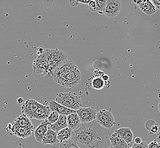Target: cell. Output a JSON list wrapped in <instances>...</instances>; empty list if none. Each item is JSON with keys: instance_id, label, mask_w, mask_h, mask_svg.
Listing matches in <instances>:
<instances>
[{"instance_id": "6da1fadb", "label": "cell", "mask_w": 160, "mask_h": 148, "mask_svg": "<svg viewBox=\"0 0 160 148\" xmlns=\"http://www.w3.org/2000/svg\"><path fill=\"white\" fill-rule=\"evenodd\" d=\"M110 136L109 129L103 128L94 120L82 123L74 131L73 137L79 148H109Z\"/></svg>"}, {"instance_id": "7a4b0ae2", "label": "cell", "mask_w": 160, "mask_h": 148, "mask_svg": "<svg viewBox=\"0 0 160 148\" xmlns=\"http://www.w3.org/2000/svg\"><path fill=\"white\" fill-rule=\"evenodd\" d=\"M55 101L63 106L74 111L79 110L83 106L81 94L70 91L58 93Z\"/></svg>"}, {"instance_id": "3957f363", "label": "cell", "mask_w": 160, "mask_h": 148, "mask_svg": "<svg viewBox=\"0 0 160 148\" xmlns=\"http://www.w3.org/2000/svg\"><path fill=\"white\" fill-rule=\"evenodd\" d=\"M50 66L51 71L63 62L68 60V55L64 51L59 49H45L43 51Z\"/></svg>"}, {"instance_id": "277c9868", "label": "cell", "mask_w": 160, "mask_h": 148, "mask_svg": "<svg viewBox=\"0 0 160 148\" xmlns=\"http://www.w3.org/2000/svg\"><path fill=\"white\" fill-rule=\"evenodd\" d=\"M77 67V65L74 62L70 60L64 61L59 65L57 67L55 68L53 71L52 77L54 80L57 83L61 79L64 77L71 71L74 70Z\"/></svg>"}, {"instance_id": "5b68a950", "label": "cell", "mask_w": 160, "mask_h": 148, "mask_svg": "<svg viewBox=\"0 0 160 148\" xmlns=\"http://www.w3.org/2000/svg\"><path fill=\"white\" fill-rule=\"evenodd\" d=\"M96 120L100 126L107 129H111L116 124L114 117L111 110H100L96 113Z\"/></svg>"}, {"instance_id": "8992f818", "label": "cell", "mask_w": 160, "mask_h": 148, "mask_svg": "<svg viewBox=\"0 0 160 148\" xmlns=\"http://www.w3.org/2000/svg\"><path fill=\"white\" fill-rule=\"evenodd\" d=\"M81 78V73L79 68L77 67L61 79L57 83L62 87L74 88L80 83Z\"/></svg>"}, {"instance_id": "52a82bcc", "label": "cell", "mask_w": 160, "mask_h": 148, "mask_svg": "<svg viewBox=\"0 0 160 148\" xmlns=\"http://www.w3.org/2000/svg\"><path fill=\"white\" fill-rule=\"evenodd\" d=\"M43 51L35 58L32 65L34 72L39 75H46L52 71Z\"/></svg>"}, {"instance_id": "ba28073f", "label": "cell", "mask_w": 160, "mask_h": 148, "mask_svg": "<svg viewBox=\"0 0 160 148\" xmlns=\"http://www.w3.org/2000/svg\"><path fill=\"white\" fill-rule=\"evenodd\" d=\"M122 8L120 0H107L102 13L109 18L117 16Z\"/></svg>"}, {"instance_id": "9c48e42d", "label": "cell", "mask_w": 160, "mask_h": 148, "mask_svg": "<svg viewBox=\"0 0 160 148\" xmlns=\"http://www.w3.org/2000/svg\"><path fill=\"white\" fill-rule=\"evenodd\" d=\"M82 123L92 122L96 120V110L93 107H82L77 111Z\"/></svg>"}, {"instance_id": "30bf717a", "label": "cell", "mask_w": 160, "mask_h": 148, "mask_svg": "<svg viewBox=\"0 0 160 148\" xmlns=\"http://www.w3.org/2000/svg\"><path fill=\"white\" fill-rule=\"evenodd\" d=\"M7 131L10 130L14 135L21 138L26 139L32 135L34 128H29V127H20L13 125V123L9 124L7 126Z\"/></svg>"}, {"instance_id": "8fae6325", "label": "cell", "mask_w": 160, "mask_h": 148, "mask_svg": "<svg viewBox=\"0 0 160 148\" xmlns=\"http://www.w3.org/2000/svg\"><path fill=\"white\" fill-rule=\"evenodd\" d=\"M41 103L34 99H28L23 103L21 107V110L23 114L27 116L29 119H32L33 113L35 112L37 108Z\"/></svg>"}, {"instance_id": "7c38bea8", "label": "cell", "mask_w": 160, "mask_h": 148, "mask_svg": "<svg viewBox=\"0 0 160 148\" xmlns=\"http://www.w3.org/2000/svg\"><path fill=\"white\" fill-rule=\"evenodd\" d=\"M50 126L51 124L48 122L47 119L44 120L42 122H41V124L34 131V137L37 141L42 143L43 138Z\"/></svg>"}, {"instance_id": "4fadbf2b", "label": "cell", "mask_w": 160, "mask_h": 148, "mask_svg": "<svg viewBox=\"0 0 160 148\" xmlns=\"http://www.w3.org/2000/svg\"><path fill=\"white\" fill-rule=\"evenodd\" d=\"M48 107L51 110V111H54L58 113L60 115L68 116L71 113L77 112V111L70 110L68 108L63 106L60 104L56 102L55 100H51L48 103Z\"/></svg>"}, {"instance_id": "5bb4252c", "label": "cell", "mask_w": 160, "mask_h": 148, "mask_svg": "<svg viewBox=\"0 0 160 148\" xmlns=\"http://www.w3.org/2000/svg\"><path fill=\"white\" fill-rule=\"evenodd\" d=\"M111 146L113 148H130L132 144L129 145L126 142L118 135L115 132L111 135L109 137Z\"/></svg>"}, {"instance_id": "9a60e30c", "label": "cell", "mask_w": 160, "mask_h": 148, "mask_svg": "<svg viewBox=\"0 0 160 148\" xmlns=\"http://www.w3.org/2000/svg\"><path fill=\"white\" fill-rule=\"evenodd\" d=\"M51 112V110L48 106L41 104L35 111V112L33 113L32 119H35L38 120H46Z\"/></svg>"}, {"instance_id": "2e32d148", "label": "cell", "mask_w": 160, "mask_h": 148, "mask_svg": "<svg viewBox=\"0 0 160 148\" xmlns=\"http://www.w3.org/2000/svg\"><path fill=\"white\" fill-rule=\"evenodd\" d=\"M115 132L129 145H131L133 142V133L129 128L122 127L119 129H116Z\"/></svg>"}, {"instance_id": "e0dca14e", "label": "cell", "mask_w": 160, "mask_h": 148, "mask_svg": "<svg viewBox=\"0 0 160 148\" xmlns=\"http://www.w3.org/2000/svg\"><path fill=\"white\" fill-rule=\"evenodd\" d=\"M67 123L68 127L74 131L78 129L82 124L80 119L77 112L71 113L67 116Z\"/></svg>"}, {"instance_id": "ac0fdd59", "label": "cell", "mask_w": 160, "mask_h": 148, "mask_svg": "<svg viewBox=\"0 0 160 148\" xmlns=\"http://www.w3.org/2000/svg\"><path fill=\"white\" fill-rule=\"evenodd\" d=\"M57 142H58L57 140V132L51 130L49 127L43 138L42 144L44 145H55Z\"/></svg>"}, {"instance_id": "d6986e66", "label": "cell", "mask_w": 160, "mask_h": 148, "mask_svg": "<svg viewBox=\"0 0 160 148\" xmlns=\"http://www.w3.org/2000/svg\"><path fill=\"white\" fill-rule=\"evenodd\" d=\"M74 136V131L68 127H66L57 132V140L58 142L62 143L63 142L68 141L72 138Z\"/></svg>"}, {"instance_id": "ffe728a7", "label": "cell", "mask_w": 160, "mask_h": 148, "mask_svg": "<svg viewBox=\"0 0 160 148\" xmlns=\"http://www.w3.org/2000/svg\"><path fill=\"white\" fill-rule=\"evenodd\" d=\"M143 13L148 16L153 15L156 12V9L150 0H145L143 2L138 5Z\"/></svg>"}, {"instance_id": "44dd1931", "label": "cell", "mask_w": 160, "mask_h": 148, "mask_svg": "<svg viewBox=\"0 0 160 148\" xmlns=\"http://www.w3.org/2000/svg\"><path fill=\"white\" fill-rule=\"evenodd\" d=\"M66 127H68L67 116L64 115H59L58 120L50 126V128L51 130L57 132Z\"/></svg>"}, {"instance_id": "7402d4cb", "label": "cell", "mask_w": 160, "mask_h": 148, "mask_svg": "<svg viewBox=\"0 0 160 148\" xmlns=\"http://www.w3.org/2000/svg\"><path fill=\"white\" fill-rule=\"evenodd\" d=\"M13 125L20 127H29V128H34L32 123L30 120L27 116L22 114L20 116H18L16 119L14 120L13 123Z\"/></svg>"}, {"instance_id": "603a6c76", "label": "cell", "mask_w": 160, "mask_h": 148, "mask_svg": "<svg viewBox=\"0 0 160 148\" xmlns=\"http://www.w3.org/2000/svg\"><path fill=\"white\" fill-rule=\"evenodd\" d=\"M106 83L102 77L96 76L94 77L91 81V86L93 89L96 90H102L106 86Z\"/></svg>"}, {"instance_id": "cb8c5ba5", "label": "cell", "mask_w": 160, "mask_h": 148, "mask_svg": "<svg viewBox=\"0 0 160 148\" xmlns=\"http://www.w3.org/2000/svg\"><path fill=\"white\" fill-rule=\"evenodd\" d=\"M59 148H79V147L77 145L74 137H72L68 141L61 143Z\"/></svg>"}, {"instance_id": "d4e9b609", "label": "cell", "mask_w": 160, "mask_h": 148, "mask_svg": "<svg viewBox=\"0 0 160 148\" xmlns=\"http://www.w3.org/2000/svg\"><path fill=\"white\" fill-rule=\"evenodd\" d=\"M94 1L96 3V7L93 10V12L102 13L107 0H94Z\"/></svg>"}, {"instance_id": "484cf974", "label": "cell", "mask_w": 160, "mask_h": 148, "mask_svg": "<svg viewBox=\"0 0 160 148\" xmlns=\"http://www.w3.org/2000/svg\"><path fill=\"white\" fill-rule=\"evenodd\" d=\"M59 115H59L58 113L54 112V111H51L50 113V115H48L47 120L51 124H52L58 120Z\"/></svg>"}, {"instance_id": "4316f807", "label": "cell", "mask_w": 160, "mask_h": 148, "mask_svg": "<svg viewBox=\"0 0 160 148\" xmlns=\"http://www.w3.org/2000/svg\"><path fill=\"white\" fill-rule=\"evenodd\" d=\"M93 0H70V4L72 7H75L79 5V3L88 4L90 1Z\"/></svg>"}, {"instance_id": "83f0119b", "label": "cell", "mask_w": 160, "mask_h": 148, "mask_svg": "<svg viewBox=\"0 0 160 148\" xmlns=\"http://www.w3.org/2000/svg\"><path fill=\"white\" fill-rule=\"evenodd\" d=\"M160 126L158 124H157V122L154 125L151 129L149 131V133L150 135H153L155 134H157L158 132L160 131Z\"/></svg>"}, {"instance_id": "f1b7e54d", "label": "cell", "mask_w": 160, "mask_h": 148, "mask_svg": "<svg viewBox=\"0 0 160 148\" xmlns=\"http://www.w3.org/2000/svg\"><path fill=\"white\" fill-rule=\"evenodd\" d=\"M130 148H148V144L147 141H142L140 144H136L133 142Z\"/></svg>"}, {"instance_id": "f546056e", "label": "cell", "mask_w": 160, "mask_h": 148, "mask_svg": "<svg viewBox=\"0 0 160 148\" xmlns=\"http://www.w3.org/2000/svg\"><path fill=\"white\" fill-rule=\"evenodd\" d=\"M156 123V122L152 119L148 120L145 123V127L147 131H149V129Z\"/></svg>"}, {"instance_id": "4dcf8cb0", "label": "cell", "mask_w": 160, "mask_h": 148, "mask_svg": "<svg viewBox=\"0 0 160 148\" xmlns=\"http://www.w3.org/2000/svg\"><path fill=\"white\" fill-rule=\"evenodd\" d=\"M148 148H160V143L156 139L148 144Z\"/></svg>"}, {"instance_id": "1f68e13d", "label": "cell", "mask_w": 160, "mask_h": 148, "mask_svg": "<svg viewBox=\"0 0 160 148\" xmlns=\"http://www.w3.org/2000/svg\"><path fill=\"white\" fill-rule=\"evenodd\" d=\"M154 6L156 7V9L160 10V0H150Z\"/></svg>"}, {"instance_id": "d6a6232c", "label": "cell", "mask_w": 160, "mask_h": 148, "mask_svg": "<svg viewBox=\"0 0 160 148\" xmlns=\"http://www.w3.org/2000/svg\"><path fill=\"white\" fill-rule=\"evenodd\" d=\"M88 5V7H89V9H90L91 11L93 12V10H94V9H95V7H96V3H95V2L94 1V0L90 1Z\"/></svg>"}, {"instance_id": "836d02e7", "label": "cell", "mask_w": 160, "mask_h": 148, "mask_svg": "<svg viewBox=\"0 0 160 148\" xmlns=\"http://www.w3.org/2000/svg\"><path fill=\"white\" fill-rule=\"evenodd\" d=\"M141 142H142V140H141V138H140L138 137H136L134 140V143L136 144H141Z\"/></svg>"}, {"instance_id": "e575fe53", "label": "cell", "mask_w": 160, "mask_h": 148, "mask_svg": "<svg viewBox=\"0 0 160 148\" xmlns=\"http://www.w3.org/2000/svg\"><path fill=\"white\" fill-rule=\"evenodd\" d=\"M144 1H145V0H132L133 2L135 3V4H136L138 6V5H140V3L143 2Z\"/></svg>"}, {"instance_id": "d590c367", "label": "cell", "mask_w": 160, "mask_h": 148, "mask_svg": "<svg viewBox=\"0 0 160 148\" xmlns=\"http://www.w3.org/2000/svg\"><path fill=\"white\" fill-rule=\"evenodd\" d=\"M23 101H24V100H23V99L22 97H19V98L17 99V103H18L19 104H23Z\"/></svg>"}, {"instance_id": "8d00e7d4", "label": "cell", "mask_w": 160, "mask_h": 148, "mask_svg": "<svg viewBox=\"0 0 160 148\" xmlns=\"http://www.w3.org/2000/svg\"><path fill=\"white\" fill-rule=\"evenodd\" d=\"M102 79L104 80V81H108V79H109V77H108V75H103L102 76Z\"/></svg>"}, {"instance_id": "74e56055", "label": "cell", "mask_w": 160, "mask_h": 148, "mask_svg": "<svg viewBox=\"0 0 160 148\" xmlns=\"http://www.w3.org/2000/svg\"><path fill=\"white\" fill-rule=\"evenodd\" d=\"M157 140H158L159 141V142L160 143V130L159 132H158V133L157 134Z\"/></svg>"}, {"instance_id": "f35d334b", "label": "cell", "mask_w": 160, "mask_h": 148, "mask_svg": "<svg viewBox=\"0 0 160 148\" xmlns=\"http://www.w3.org/2000/svg\"><path fill=\"white\" fill-rule=\"evenodd\" d=\"M158 111H159L160 113V101L158 103Z\"/></svg>"}, {"instance_id": "ab89813d", "label": "cell", "mask_w": 160, "mask_h": 148, "mask_svg": "<svg viewBox=\"0 0 160 148\" xmlns=\"http://www.w3.org/2000/svg\"><path fill=\"white\" fill-rule=\"evenodd\" d=\"M109 148H112V147H111H111H109Z\"/></svg>"}]
</instances>
